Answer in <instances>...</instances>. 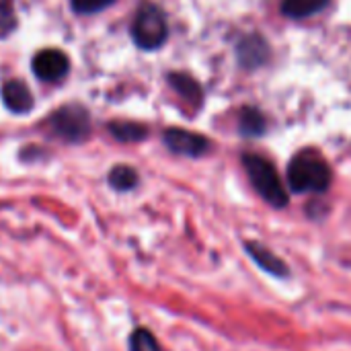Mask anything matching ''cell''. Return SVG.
<instances>
[{
	"label": "cell",
	"mask_w": 351,
	"mask_h": 351,
	"mask_svg": "<svg viewBox=\"0 0 351 351\" xmlns=\"http://www.w3.org/2000/svg\"><path fill=\"white\" fill-rule=\"evenodd\" d=\"M109 130L121 142H138V140H144L146 134H148L144 125L132 123V121H115V123L109 125Z\"/></svg>",
	"instance_id": "cell-14"
},
{
	"label": "cell",
	"mask_w": 351,
	"mask_h": 351,
	"mask_svg": "<svg viewBox=\"0 0 351 351\" xmlns=\"http://www.w3.org/2000/svg\"><path fill=\"white\" fill-rule=\"evenodd\" d=\"M51 125L68 142H80V140H84L88 136V130H90L88 113L80 105H66V107L58 109L53 113Z\"/></svg>",
	"instance_id": "cell-4"
},
{
	"label": "cell",
	"mask_w": 351,
	"mask_h": 351,
	"mask_svg": "<svg viewBox=\"0 0 351 351\" xmlns=\"http://www.w3.org/2000/svg\"><path fill=\"white\" fill-rule=\"evenodd\" d=\"M239 128L245 136H261L265 132V119L257 109H243L241 111V119H239Z\"/></svg>",
	"instance_id": "cell-13"
},
{
	"label": "cell",
	"mask_w": 351,
	"mask_h": 351,
	"mask_svg": "<svg viewBox=\"0 0 351 351\" xmlns=\"http://www.w3.org/2000/svg\"><path fill=\"white\" fill-rule=\"evenodd\" d=\"M2 101L12 113H27L33 109V95L21 80H8L2 86Z\"/></svg>",
	"instance_id": "cell-8"
},
{
	"label": "cell",
	"mask_w": 351,
	"mask_h": 351,
	"mask_svg": "<svg viewBox=\"0 0 351 351\" xmlns=\"http://www.w3.org/2000/svg\"><path fill=\"white\" fill-rule=\"evenodd\" d=\"M109 185L117 191H130L138 185V173L125 165L113 167L109 173Z\"/></svg>",
	"instance_id": "cell-11"
},
{
	"label": "cell",
	"mask_w": 351,
	"mask_h": 351,
	"mask_svg": "<svg viewBox=\"0 0 351 351\" xmlns=\"http://www.w3.org/2000/svg\"><path fill=\"white\" fill-rule=\"evenodd\" d=\"M14 25H16V19H14V12H12L10 4L0 0V37L8 35Z\"/></svg>",
	"instance_id": "cell-17"
},
{
	"label": "cell",
	"mask_w": 351,
	"mask_h": 351,
	"mask_svg": "<svg viewBox=\"0 0 351 351\" xmlns=\"http://www.w3.org/2000/svg\"><path fill=\"white\" fill-rule=\"evenodd\" d=\"M169 80H171V84H173V88L185 99V101H189V103H193V105H199L202 103V88H199V84L193 80V78H189L187 74H171L169 76Z\"/></svg>",
	"instance_id": "cell-10"
},
{
	"label": "cell",
	"mask_w": 351,
	"mask_h": 351,
	"mask_svg": "<svg viewBox=\"0 0 351 351\" xmlns=\"http://www.w3.org/2000/svg\"><path fill=\"white\" fill-rule=\"evenodd\" d=\"M243 165H245V171H247L253 187L269 206H274V208L288 206L286 187H284L276 167L269 160H265L263 156H257V154H245Z\"/></svg>",
	"instance_id": "cell-2"
},
{
	"label": "cell",
	"mask_w": 351,
	"mask_h": 351,
	"mask_svg": "<svg viewBox=\"0 0 351 351\" xmlns=\"http://www.w3.org/2000/svg\"><path fill=\"white\" fill-rule=\"evenodd\" d=\"M267 58V47L259 37H249L243 45H241V60L247 66H257Z\"/></svg>",
	"instance_id": "cell-12"
},
{
	"label": "cell",
	"mask_w": 351,
	"mask_h": 351,
	"mask_svg": "<svg viewBox=\"0 0 351 351\" xmlns=\"http://www.w3.org/2000/svg\"><path fill=\"white\" fill-rule=\"evenodd\" d=\"M165 144L169 150L183 154V156H202L210 150V140L202 134L187 132L181 128H171L165 132Z\"/></svg>",
	"instance_id": "cell-5"
},
{
	"label": "cell",
	"mask_w": 351,
	"mask_h": 351,
	"mask_svg": "<svg viewBox=\"0 0 351 351\" xmlns=\"http://www.w3.org/2000/svg\"><path fill=\"white\" fill-rule=\"evenodd\" d=\"M245 251L249 253V257L265 271V274H269V276H276V278H286L288 274H290V269H288V265L271 251V249H267L265 245H261V243H257V241H249V243H245Z\"/></svg>",
	"instance_id": "cell-7"
},
{
	"label": "cell",
	"mask_w": 351,
	"mask_h": 351,
	"mask_svg": "<svg viewBox=\"0 0 351 351\" xmlns=\"http://www.w3.org/2000/svg\"><path fill=\"white\" fill-rule=\"evenodd\" d=\"M70 62L68 56L62 53L60 49H41L33 58V72L37 78L45 82H56L68 74Z\"/></svg>",
	"instance_id": "cell-6"
},
{
	"label": "cell",
	"mask_w": 351,
	"mask_h": 351,
	"mask_svg": "<svg viewBox=\"0 0 351 351\" xmlns=\"http://www.w3.org/2000/svg\"><path fill=\"white\" fill-rule=\"evenodd\" d=\"M115 0H72V8L80 14H93L99 10H105Z\"/></svg>",
	"instance_id": "cell-16"
},
{
	"label": "cell",
	"mask_w": 351,
	"mask_h": 351,
	"mask_svg": "<svg viewBox=\"0 0 351 351\" xmlns=\"http://www.w3.org/2000/svg\"><path fill=\"white\" fill-rule=\"evenodd\" d=\"M169 27L165 12L154 4H142L132 23V37L142 49H156L167 41Z\"/></svg>",
	"instance_id": "cell-3"
},
{
	"label": "cell",
	"mask_w": 351,
	"mask_h": 351,
	"mask_svg": "<svg viewBox=\"0 0 351 351\" xmlns=\"http://www.w3.org/2000/svg\"><path fill=\"white\" fill-rule=\"evenodd\" d=\"M288 183L296 193H323L331 185V169L319 152L304 150L292 158Z\"/></svg>",
	"instance_id": "cell-1"
},
{
	"label": "cell",
	"mask_w": 351,
	"mask_h": 351,
	"mask_svg": "<svg viewBox=\"0 0 351 351\" xmlns=\"http://www.w3.org/2000/svg\"><path fill=\"white\" fill-rule=\"evenodd\" d=\"M130 351H162V348L148 329L140 327L130 335Z\"/></svg>",
	"instance_id": "cell-15"
},
{
	"label": "cell",
	"mask_w": 351,
	"mask_h": 351,
	"mask_svg": "<svg viewBox=\"0 0 351 351\" xmlns=\"http://www.w3.org/2000/svg\"><path fill=\"white\" fill-rule=\"evenodd\" d=\"M329 0H284L282 2V12L288 19H306L315 12H321Z\"/></svg>",
	"instance_id": "cell-9"
}]
</instances>
